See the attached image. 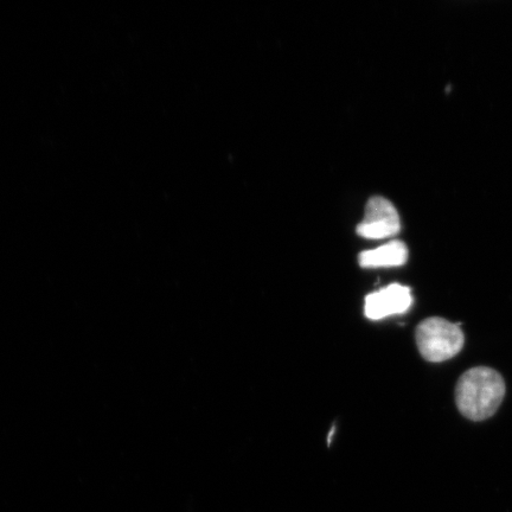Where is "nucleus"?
<instances>
[{
    "instance_id": "f257e3e1",
    "label": "nucleus",
    "mask_w": 512,
    "mask_h": 512,
    "mask_svg": "<svg viewBox=\"0 0 512 512\" xmlns=\"http://www.w3.org/2000/svg\"><path fill=\"white\" fill-rule=\"evenodd\" d=\"M504 395L505 382L501 374L485 367L467 370L456 388L459 411L472 421H483L494 415Z\"/></svg>"
},
{
    "instance_id": "f03ea898",
    "label": "nucleus",
    "mask_w": 512,
    "mask_h": 512,
    "mask_svg": "<svg viewBox=\"0 0 512 512\" xmlns=\"http://www.w3.org/2000/svg\"><path fill=\"white\" fill-rule=\"evenodd\" d=\"M415 338L421 356L430 362L450 360L464 347L462 329L444 318L422 320L416 329Z\"/></svg>"
},
{
    "instance_id": "7ed1b4c3",
    "label": "nucleus",
    "mask_w": 512,
    "mask_h": 512,
    "mask_svg": "<svg viewBox=\"0 0 512 512\" xmlns=\"http://www.w3.org/2000/svg\"><path fill=\"white\" fill-rule=\"evenodd\" d=\"M398 210L384 197H371L366 206L363 221L357 226V234L368 240L392 238L400 232Z\"/></svg>"
},
{
    "instance_id": "20e7f679",
    "label": "nucleus",
    "mask_w": 512,
    "mask_h": 512,
    "mask_svg": "<svg viewBox=\"0 0 512 512\" xmlns=\"http://www.w3.org/2000/svg\"><path fill=\"white\" fill-rule=\"evenodd\" d=\"M412 303L411 288L393 284L369 294L364 304V313L369 319L380 320L401 315L411 309Z\"/></svg>"
},
{
    "instance_id": "39448f33",
    "label": "nucleus",
    "mask_w": 512,
    "mask_h": 512,
    "mask_svg": "<svg viewBox=\"0 0 512 512\" xmlns=\"http://www.w3.org/2000/svg\"><path fill=\"white\" fill-rule=\"evenodd\" d=\"M408 249L401 241H390L376 249L360 254V265L363 268L398 267L405 265Z\"/></svg>"
}]
</instances>
